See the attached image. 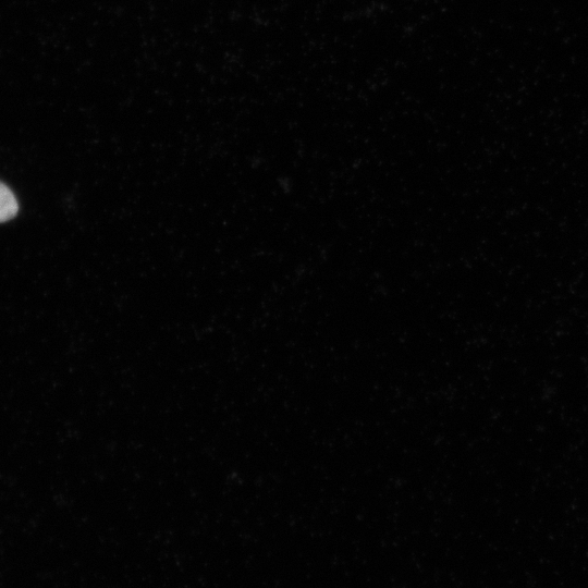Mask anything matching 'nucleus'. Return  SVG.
Returning a JSON list of instances; mask_svg holds the SVG:
<instances>
[{"mask_svg": "<svg viewBox=\"0 0 588 588\" xmlns=\"http://www.w3.org/2000/svg\"><path fill=\"white\" fill-rule=\"evenodd\" d=\"M19 211L13 192L0 181V223L11 220Z\"/></svg>", "mask_w": 588, "mask_h": 588, "instance_id": "obj_1", "label": "nucleus"}]
</instances>
